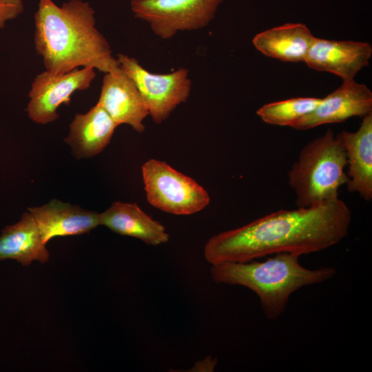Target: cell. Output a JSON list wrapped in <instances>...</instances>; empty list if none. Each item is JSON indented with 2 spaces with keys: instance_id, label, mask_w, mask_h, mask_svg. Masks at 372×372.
Returning a JSON list of instances; mask_svg holds the SVG:
<instances>
[{
  "instance_id": "cell-10",
  "label": "cell",
  "mask_w": 372,
  "mask_h": 372,
  "mask_svg": "<svg viewBox=\"0 0 372 372\" xmlns=\"http://www.w3.org/2000/svg\"><path fill=\"white\" fill-rule=\"evenodd\" d=\"M104 74L97 103L118 125L126 124L143 132L149 110L134 81L119 65Z\"/></svg>"
},
{
  "instance_id": "cell-11",
  "label": "cell",
  "mask_w": 372,
  "mask_h": 372,
  "mask_svg": "<svg viewBox=\"0 0 372 372\" xmlns=\"http://www.w3.org/2000/svg\"><path fill=\"white\" fill-rule=\"evenodd\" d=\"M371 55L372 47L367 42L316 37L304 63L311 69L347 81L354 79L359 71L369 65Z\"/></svg>"
},
{
  "instance_id": "cell-13",
  "label": "cell",
  "mask_w": 372,
  "mask_h": 372,
  "mask_svg": "<svg viewBox=\"0 0 372 372\" xmlns=\"http://www.w3.org/2000/svg\"><path fill=\"white\" fill-rule=\"evenodd\" d=\"M338 135L347 161V188L369 202L372 199V112L362 118L355 132L343 130Z\"/></svg>"
},
{
  "instance_id": "cell-4",
  "label": "cell",
  "mask_w": 372,
  "mask_h": 372,
  "mask_svg": "<svg viewBox=\"0 0 372 372\" xmlns=\"http://www.w3.org/2000/svg\"><path fill=\"white\" fill-rule=\"evenodd\" d=\"M344 147L331 129L307 143L288 172V183L298 207L306 208L336 200L349 180Z\"/></svg>"
},
{
  "instance_id": "cell-8",
  "label": "cell",
  "mask_w": 372,
  "mask_h": 372,
  "mask_svg": "<svg viewBox=\"0 0 372 372\" xmlns=\"http://www.w3.org/2000/svg\"><path fill=\"white\" fill-rule=\"evenodd\" d=\"M95 77L92 68H76L64 74L45 70L37 75L31 84L26 107L28 116L41 125L56 121L59 107L69 105L72 94L90 87Z\"/></svg>"
},
{
  "instance_id": "cell-16",
  "label": "cell",
  "mask_w": 372,
  "mask_h": 372,
  "mask_svg": "<svg viewBox=\"0 0 372 372\" xmlns=\"http://www.w3.org/2000/svg\"><path fill=\"white\" fill-rule=\"evenodd\" d=\"M316 37L304 23H289L264 30L254 37L264 55L285 62H304Z\"/></svg>"
},
{
  "instance_id": "cell-3",
  "label": "cell",
  "mask_w": 372,
  "mask_h": 372,
  "mask_svg": "<svg viewBox=\"0 0 372 372\" xmlns=\"http://www.w3.org/2000/svg\"><path fill=\"white\" fill-rule=\"evenodd\" d=\"M299 257L291 253H278L264 261L214 264L210 273L218 284L240 285L254 291L265 316L275 320L285 311L293 292L325 282L336 273L333 267L307 269L299 262Z\"/></svg>"
},
{
  "instance_id": "cell-9",
  "label": "cell",
  "mask_w": 372,
  "mask_h": 372,
  "mask_svg": "<svg viewBox=\"0 0 372 372\" xmlns=\"http://www.w3.org/2000/svg\"><path fill=\"white\" fill-rule=\"evenodd\" d=\"M372 112V92L354 79L342 84L324 98L309 114L293 123L291 127L307 130L320 125L343 122L353 116L364 117Z\"/></svg>"
},
{
  "instance_id": "cell-19",
  "label": "cell",
  "mask_w": 372,
  "mask_h": 372,
  "mask_svg": "<svg viewBox=\"0 0 372 372\" xmlns=\"http://www.w3.org/2000/svg\"><path fill=\"white\" fill-rule=\"evenodd\" d=\"M23 9V0H0V30L7 21L19 17Z\"/></svg>"
},
{
  "instance_id": "cell-6",
  "label": "cell",
  "mask_w": 372,
  "mask_h": 372,
  "mask_svg": "<svg viewBox=\"0 0 372 372\" xmlns=\"http://www.w3.org/2000/svg\"><path fill=\"white\" fill-rule=\"evenodd\" d=\"M224 0H131L134 16L149 24L152 32L169 39L180 32L198 30L214 19Z\"/></svg>"
},
{
  "instance_id": "cell-1",
  "label": "cell",
  "mask_w": 372,
  "mask_h": 372,
  "mask_svg": "<svg viewBox=\"0 0 372 372\" xmlns=\"http://www.w3.org/2000/svg\"><path fill=\"white\" fill-rule=\"evenodd\" d=\"M351 211L340 198L310 207L280 209L207 242L211 265L245 262L278 253L301 256L331 247L348 234Z\"/></svg>"
},
{
  "instance_id": "cell-2",
  "label": "cell",
  "mask_w": 372,
  "mask_h": 372,
  "mask_svg": "<svg viewBox=\"0 0 372 372\" xmlns=\"http://www.w3.org/2000/svg\"><path fill=\"white\" fill-rule=\"evenodd\" d=\"M34 28V48L49 72L92 68L106 73L118 65L87 1L70 0L59 6L53 0H39Z\"/></svg>"
},
{
  "instance_id": "cell-7",
  "label": "cell",
  "mask_w": 372,
  "mask_h": 372,
  "mask_svg": "<svg viewBox=\"0 0 372 372\" xmlns=\"http://www.w3.org/2000/svg\"><path fill=\"white\" fill-rule=\"evenodd\" d=\"M118 65L132 79L142 95L152 121L160 124L185 102L192 91L189 70L180 68L166 74L151 72L134 57L118 54Z\"/></svg>"
},
{
  "instance_id": "cell-18",
  "label": "cell",
  "mask_w": 372,
  "mask_h": 372,
  "mask_svg": "<svg viewBox=\"0 0 372 372\" xmlns=\"http://www.w3.org/2000/svg\"><path fill=\"white\" fill-rule=\"evenodd\" d=\"M322 98L296 97L267 103L256 111L257 115L266 123L289 126L311 112Z\"/></svg>"
},
{
  "instance_id": "cell-14",
  "label": "cell",
  "mask_w": 372,
  "mask_h": 372,
  "mask_svg": "<svg viewBox=\"0 0 372 372\" xmlns=\"http://www.w3.org/2000/svg\"><path fill=\"white\" fill-rule=\"evenodd\" d=\"M118 126L98 103L84 114L75 115L65 141L76 156L89 158L101 153Z\"/></svg>"
},
{
  "instance_id": "cell-15",
  "label": "cell",
  "mask_w": 372,
  "mask_h": 372,
  "mask_svg": "<svg viewBox=\"0 0 372 372\" xmlns=\"http://www.w3.org/2000/svg\"><path fill=\"white\" fill-rule=\"evenodd\" d=\"M100 222L115 233L138 238L151 245L165 243L169 238L165 227L136 203L114 202L100 214Z\"/></svg>"
},
{
  "instance_id": "cell-5",
  "label": "cell",
  "mask_w": 372,
  "mask_h": 372,
  "mask_svg": "<svg viewBox=\"0 0 372 372\" xmlns=\"http://www.w3.org/2000/svg\"><path fill=\"white\" fill-rule=\"evenodd\" d=\"M147 199L154 207L176 215H189L210 202L207 192L193 178L165 162L149 159L142 166Z\"/></svg>"
},
{
  "instance_id": "cell-12",
  "label": "cell",
  "mask_w": 372,
  "mask_h": 372,
  "mask_svg": "<svg viewBox=\"0 0 372 372\" xmlns=\"http://www.w3.org/2000/svg\"><path fill=\"white\" fill-rule=\"evenodd\" d=\"M43 242L56 237L81 235L101 225L100 214L53 199L41 206L29 207Z\"/></svg>"
},
{
  "instance_id": "cell-20",
  "label": "cell",
  "mask_w": 372,
  "mask_h": 372,
  "mask_svg": "<svg viewBox=\"0 0 372 372\" xmlns=\"http://www.w3.org/2000/svg\"><path fill=\"white\" fill-rule=\"evenodd\" d=\"M217 364V359L211 356L197 362L192 369V371H213Z\"/></svg>"
},
{
  "instance_id": "cell-17",
  "label": "cell",
  "mask_w": 372,
  "mask_h": 372,
  "mask_svg": "<svg viewBox=\"0 0 372 372\" xmlns=\"http://www.w3.org/2000/svg\"><path fill=\"white\" fill-rule=\"evenodd\" d=\"M50 254L37 224L28 211L15 224L6 226L0 235V260H14L23 266L33 261L45 263Z\"/></svg>"
}]
</instances>
